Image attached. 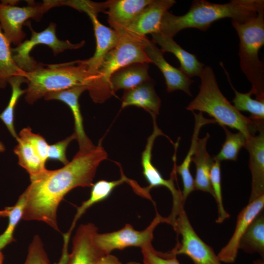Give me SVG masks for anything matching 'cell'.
<instances>
[{
  "instance_id": "42",
  "label": "cell",
  "mask_w": 264,
  "mask_h": 264,
  "mask_svg": "<svg viewBox=\"0 0 264 264\" xmlns=\"http://www.w3.org/2000/svg\"><path fill=\"white\" fill-rule=\"evenodd\" d=\"M3 260V256L0 250V264H2Z\"/></svg>"
},
{
  "instance_id": "21",
  "label": "cell",
  "mask_w": 264,
  "mask_h": 264,
  "mask_svg": "<svg viewBox=\"0 0 264 264\" xmlns=\"http://www.w3.org/2000/svg\"><path fill=\"white\" fill-rule=\"evenodd\" d=\"M195 118V126L191 138V145L187 154L182 163L179 166L176 165V155L173 158L176 173L181 176L183 190L181 192L183 202L184 203L189 195L195 189L194 179L190 173V167L192 162V158L195 151L198 135L202 126L208 124H215L216 122L214 119H207L203 116L202 112L198 113L192 111Z\"/></svg>"
},
{
  "instance_id": "4",
  "label": "cell",
  "mask_w": 264,
  "mask_h": 264,
  "mask_svg": "<svg viewBox=\"0 0 264 264\" xmlns=\"http://www.w3.org/2000/svg\"><path fill=\"white\" fill-rule=\"evenodd\" d=\"M25 77V99L30 104L50 92L79 86L88 89L95 79L83 60L49 65L38 63L34 69L26 72Z\"/></svg>"
},
{
  "instance_id": "40",
  "label": "cell",
  "mask_w": 264,
  "mask_h": 264,
  "mask_svg": "<svg viewBox=\"0 0 264 264\" xmlns=\"http://www.w3.org/2000/svg\"><path fill=\"white\" fill-rule=\"evenodd\" d=\"M5 150V146L1 141H0V153L4 152Z\"/></svg>"
},
{
  "instance_id": "35",
  "label": "cell",
  "mask_w": 264,
  "mask_h": 264,
  "mask_svg": "<svg viewBox=\"0 0 264 264\" xmlns=\"http://www.w3.org/2000/svg\"><path fill=\"white\" fill-rule=\"evenodd\" d=\"M18 136L33 147L42 160L45 164L47 160L49 147L46 140L42 135L33 132L30 127L22 129Z\"/></svg>"
},
{
  "instance_id": "34",
  "label": "cell",
  "mask_w": 264,
  "mask_h": 264,
  "mask_svg": "<svg viewBox=\"0 0 264 264\" xmlns=\"http://www.w3.org/2000/svg\"><path fill=\"white\" fill-rule=\"evenodd\" d=\"M144 264H180L172 250L162 253L155 250L152 244L141 248Z\"/></svg>"
},
{
  "instance_id": "27",
  "label": "cell",
  "mask_w": 264,
  "mask_h": 264,
  "mask_svg": "<svg viewBox=\"0 0 264 264\" xmlns=\"http://www.w3.org/2000/svg\"><path fill=\"white\" fill-rule=\"evenodd\" d=\"M239 249L247 253H258L264 258V214L263 210L253 220L242 237Z\"/></svg>"
},
{
  "instance_id": "17",
  "label": "cell",
  "mask_w": 264,
  "mask_h": 264,
  "mask_svg": "<svg viewBox=\"0 0 264 264\" xmlns=\"http://www.w3.org/2000/svg\"><path fill=\"white\" fill-rule=\"evenodd\" d=\"M87 88L85 86L75 87L69 89L52 92L44 96L45 100H58L65 103L70 108L74 118L75 133L79 145V150L91 149L94 145L87 136L83 122L79 98Z\"/></svg>"
},
{
  "instance_id": "11",
  "label": "cell",
  "mask_w": 264,
  "mask_h": 264,
  "mask_svg": "<svg viewBox=\"0 0 264 264\" xmlns=\"http://www.w3.org/2000/svg\"><path fill=\"white\" fill-rule=\"evenodd\" d=\"M162 222L166 223V218L156 212L155 217L150 224L142 231L136 230L132 225L127 223L122 228L115 231L102 234L97 232L94 237V241L105 255L110 254L114 250H122L128 247L142 248L152 244L154 230Z\"/></svg>"
},
{
  "instance_id": "23",
  "label": "cell",
  "mask_w": 264,
  "mask_h": 264,
  "mask_svg": "<svg viewBox=\"0 0 264 264\" xmlns=\"http://www.w3.org/2000/svg\"><path fill=\"white\" fill-rule=\"evenodd\" d=\"M209 133L202 138H198L196 148L192 158L196 166V176L194 179L195 189L207 192L214 196L210 182V172L214 159L206 149Z\"/></svg>"
},
{
  "instance_id": "39",
  "label": "cell",
  "mask_w": 264,
  "mask_h": 264,
  "mask_svg": "<svg viewBox=\"0 0 264 264\" xmlns=\"http://www.w3.org/2000/svg\"><path fill=\"white\" fill-rule=\"evenodd\" d=\"M97 264H122L115 256L108 254L103 256ZM126 264H140L136 262H130Z\"/></svg>"
},
{
  "instance_id": "3",
  "label": "cell",
  "mask_w": 264,
  "mask_h": 264,
  "mask_svg": "<svg viewBox=\"0 0 264 264\" xmlns=\"http://www.w3.org/2000/svg\"><path fill=\"white\" fill-rule=\"evenodd\" d=\"M200 78L199 92L186 109L206 112L221 127L235 129L243 133L246 139L254 135L264 125V121L251 120L231 104L220 90L211 66H205Z\"/></svg>"
},
{
  "instance_id": "18",
  "label": "cell",
  "mask_w": 264,
  "mask_h": 264,
  "mask_svg": "<svg viewBox=\"0 0 264 264\" xmlns=\"http://www.w3.org/2000/svg\"><path fill=\"white\" fill-rule=\"evenodd\" d=\"M86 13L92 23L96 45L93 55L83 61L87 65L89 72L95 76L105 56L118 43L119 36L115 30L102 24L97 18V14L92 12Z\"/></svg>"
},
{
  "instance_id": "19",
  "label": "cell",
  "mask_w": 264,
  "mask_h": 264,
  "mask_svg": "<svg viewBox=\"0 0 264 264\" xmlns=\"http://www.w3.org/2000/svg\"><path fill=\"white\" fill-rule=\"evenodd\" d=\"M153 0H110L106 11L108 23L118 34L126 28Z\"/></svg>"
},
{
  "instance_id": "29",
  "label": "cell",
  "mask_w": 264,
  "mask_h": 264,
  "mask_svg": "<svg viewBox=\"0 0 264 264\" xmlns=\"http://www.w3.org/2000/svg\"><path fill=\"white\" fill-rule=\"evenodd\" d=\"M10 43L3 33L0 25V88H4L9 79L14 76L25 77L26 72L21 69L14 62Z\"/></svg>"
},
{
  "instance_id": "32",
  "label": "cell",
  "mask_w": 264,
  "mask_h": 264,
  "mask_svg": "<svg viewBox=\"0 0 264 264\" xmlns=\"http://www.w3.org/2000/svg\"><path fill=\"white\" fill-rule=\"evenodd\" d=\"M25 202L26 197L23 192L13 206L8 207V224L5 231L0 234V250L15 241L14 232L19 221L22 219Z\"/></svg>"
},
{
  "instance_id": "41",
  "label": "cell",
  "mask_w": 264,
  "mask_h": 264,
  "mask_svg": "<svg viewBox=\"0 0 264 264\" xmlns=\"http://www.w3.org/2000/svg\"><path fill=\"white\" fill-rule=\"evenodd\" d=\"M253 264H264V262L262 259H259L254 261Z\"/></svg>"
},
{
  "instance_id": "6",
  "label": "cell",
  "mask_w": 264,
  "mask_h": 264,
  "mask_svg": "<svg viewBox=\"0 0 264 264\" xmlns=\"http://www.w3.org/2000/svg\"><path fill=\"white\" fill-rule=\"evenodd\" d=\"M240 40V67L252 85L250 91L256 99L264 100V65L259 53L264 44V8L243 22L232 20Z\"/></svg>"
},
{
  "instance_id": "33",
  "label": "cell",
  "mask_w": 264,
  "mask_h": 264,
  "mask_svg": "<svg viewBox=\"0 0 264 264\" xmlns=\"http://www.w3.org/2000/svg\"><path fill=\"white\" fill-rule=\"evenodd\" d=\"M210 182L213 192V197L218 206V217L216 222L218 223H221L229 217L230 214L224 209L223 203L220 162L215 159L210 172Z\"/></svg>"
},
{
  "instance_id": "20",
  "label": "cell",
  "mask_w": 264,
  "mask_h": 264,
  "mask_svg": "<svg viewBox=\"0 0 264 264\" xmlns=\"http://www.w3.org/2000/svg\"><path fill=\"white\" fill-rule=\"evenodd\" d=\"M151 35L152 41L159 45L163 53L170 52L176 57L180 65L179 68L188 77H200L205 65L198 61L195 54L182 48L174 40L173 38L160 32L153 33Z\"/></svg>"
},
{
  "instance_id": "13",
  "label": "cell",
  "mask_w": 264,
  "mask_h": 264,
  "mask_svg": "<svg viewBox=\"0 0 264 264\" xmlns=\"http://www.w3.org/2000/svg\"><path fill=\"white\" fill-rule=\"evenodd\" d=\"M153 41L147 39L144 51L151 63L154 64L163 74L167 90L171 92L176 90L185 92L189 96L192 94L190 87L194 81L184 74L179 68L170 65L164 58V53Z\"/></svg>"
},
{
  "instance_id": "22",
  "label": "cell",
  "mask_w": 264,
  "mask_h": 264,
  "mask_svg": "<svg viewBox=\"0 0 264 264\" xmlns=\"http://www.w3.org/2000/svg\"><path fill=\"white\" fill-rule=\"evenodd\" d=\"M130 106L142 108L151 116L159 114L161 100L155 92L152 80L134 88L124 91L121 108Z\"/></svg>"
},
{
  "instance_id": "38",
  "label": "cell",
  "mask_w": 264,
  "mask_h": 264,
  "mask_svg": "<svg viewBox=\"0 0 264 264\" xmlns=\"http://www.w3.org/2000/svg\"><path fill=\"white\" fill-rule=\"evenodd\" d=\"M61 6H68L77 10L87 12H92L96 14L102 12L106 13L108 0L103 2H95L89 0H60Z\"/></svg>"
},
{
  "instance_id": "15",
  "label": "cell",
  "mask_w": 264,
  "mask_h": 264,
  "mask_svg": "<svg viewBox=\"0 0 264 264\" xmlns=\"http://www.w3.org/2000/svg\"><path fill=\"white\" fill-rule=\"evenodd\" d=\"M176 2L175 0H153L123 32L138 37H146L148 34L159 33L164 14Z\"/></svg>"
},
{
  "instance_id": "12",
  "label": "cell",
  "mask_w": 264,
  "mask_h": 264,
  "mask_svg": "<svg viewBox=\"0 0 264 264\" xmlns=\"http://www.w3.org/2000/svg\"><path fill=\"white\" fill-rule=\"evenodd\" d=\"M97 232L92 223L81 225L73 237L72 252L66 264H97L105 255L94 241Z\"/></svg>"
},
{
  "instance_id": "5",
  "label": "cell",
  "mask_w": 264,
  "mask_h": 264,
  "mask_svg": "<svg viewBox=\"0 0 264 264\" xmlns=\"http://www.w3.org/2000/svg\"><path fill=\"white\" fill-rule=\"evenodd\" d=\"M119 36L118 43L105 56L94 80L88 88L90 97L95 103H103L113 95L110 80L117 70L132 63H151L144 51L146 36L138 37L125 32Z\"/></svg>"
},
{
  "instance_id": "24",
  "label": "cell",
  "mask_w": 264,
  "mask_h": 264,
  "mask_svg": "<svg viewBox=\"0 0 264 264\" xmlns=\"http://www.w3.org/2000/svg\"><path fill=\"white\" fill-rule=\"evenodd\" d=\"M149 64L135 63L130 64L115 72L110 80V90L114 95L119 89L134 88L150 81L148 73Z\"/></svg>"
},
{
  "instance_id": "28",
  "label": "cell",
  "mask_w": 264,
  "mask_h": 264,
  "mask_svg": "<svg viewBox=\"0 0 264 264\" xmlns=\"http://www.w3.org/2000/svg\"><path fill=\"white\" fill-rule=\"evenodd\" d=\"M220 65L224 70L230 87L234 92L235 97L232 100L233 106L239 111H247L250 113L248 117L253 121L264 120V100H258L251 98V92L242 93L237 91L233 86L230 75L222 62Z\"/></svg>"
},
{
  "instance_id": "1",
  "label": "cell",
  "mask_w": 264,
  "mask_h": 264,
  "mask_svg": "<svg viewBox=\"0 0 264 264\" xmlns=\"http://www.w3.org/2000/svg\"><path fill=\"white\" fill-rule=\"evenodd\" d=\"M107 156L100 142L90 149L79 150L62 168L47 169L23 192L26 202L22 219L42 221L59 232L57 212L60 202L75 188L91 187L98 166Z\"/></svg>"
},
{
  "instance_id": "7",
  "label": "cell",
  "mask_w": 264,
  "mask_h": 264,
  "mask_svg": "<svg viewBox=\"0 0 264 264\" xmlns=\"http://www.w3.org/2000/svg\"><path fill=\"white\" fill-rule=\"evenodd\" d=\"M17 1H0V25L10 44L16 46L26 36L22 26L29 19L39 22L50 9L60 6L59 0H44L42 3L28 0L26 6L22 7L16 5Z\"/></svg>"
},
{
  "instance_id": "14",
  "label": "cell",
  "mask_w": 264,
  "mask_h": 264,
  "mask_svg": "<svg viewBox=\"0 0 264 264\" xmlns=\"http://www.w3.org/2000/svg\"><path fill=\"white\" fill-rule=\"evenodd\" d=\"M264 207V195L248 202L240 211L232 237L218 254L221 262L233 263L235 261L242 237L253 220L263 210Z\"/></svg>"
},
{
  "instance_id": "26",
  "label": "cell",
  "mask_w": 264,
  "mask_h": 264,
  "mask_svg": "<svg viewBox=\"0 0 264 264\" xmlns=\"http://www.w3.org/2000/svg\"><path fill=\"white\" fill-rule=\"evenodd\" d=\"M16 140L18 143L14 152L18 157V164L28 173L30 181H34L46 171L45 164L28 142L19 137Z\"/></svg>"
},
{
  "instance_id": "31",
  "label": "cell",
  "mask_w": 264,
  "mask_h": 264,
  "mask_svg": "<svg viewBox=\"0 0 264 264\" xmlns=\"http://www.w3.org/2000/svg\"><path fill=\"white\" fill-rule=\"evenodd\" d=\"M226 138L220 152L213 158L219 161L223 160L236 161L241 149L244 147L246 138L241 132L233 133L226 127L221 126Z\"/></svg>"
},
{
  "instance_id": "10",
  "label": "cell",
  "mask_w": 264,
  "mask_h": 264,
  "mask_svg": "<svg viewBox=\"0 0 264 264\" xmlns=\"http://www.w3.org/2000/svg\"><path fill=\"white\" fill-rule=\"evenodd\" d=\"M153 121V131L147 139L145 149L141 154V165L143 176L149 183V186L145 188L149 193L150 190L154 187L164 186L170 191L173 198V206L171 213L166 218L167 222L171 223L176 218L180 210L183 207L181 192L177 189L174 183L176 175L175 166L173 169L171 177L169 179H164L160 172L152 163V150L154 141L160 135L166 136L158 128L156 124V116H152Z\"/></svg>"
},
{
  "instance_id": "16",
  "label": "cell",
  "mask_w": 264,
  "mask_h": 264,
  "mask_svg": "<svg viewBox=\"0 0 264 264\" xmlns=\"http://www.w3.org/2000/svg\"><path fill=\"white\" fill-rule=\"evenodd\" d=\"M257 135L246 139L244 148L249 154L251 191L249 202L264 195V128L261 126Z\"/></svg>"
},
{
  "instance_id": "8",
  "label": "cell",
  "mask_w": 264,
  "mask_h": 264,
  "mask_svg": "<svg viewBox=\"0 0 264 264\" xmlns=\"http://www.w3.org/2000/svg\"><path fill=\"white\" fill-rule=\"evenodd\" d=\"M31 32V36L16 46L11 48L13 59L17 66L25 72H29L35 68L37 62L30 56V53L33 48L38 44L48 46L54 55L67 49H76L82 47L85 44L82 41L77 44H72L68 40H59L56 34V24L51 22L48 26L41 32H36L32 28L30 21H27L25 24Z\"/></svg>"
},
{
  "instance_id": "37",
  "label": "cell",
  "mask_w": 264,
  "mask_h": 264,
  "mask_svg": "<svg viewBox=\"0 0 264 264\" xmlns=\"http://www.w3.org/2000/svg\"><path fill=\"white\" fill-rule=\"evenodd\" d=\"M74 139H76L75 132L62 140L49 145L47 160L59 161L64 165H66L69 162L66 156V149L70 143Z\"/></svg>"
},
{
  "instance_id": "9",
  "label": "cell",
  "mask_w": 264,
  "mask_h": 264,
  "mask_svg": "<svg viewBox=\"0 0 264 264\" xmlns=\"http://www.w3.org/2000/svg\"><path fill=\"white\" fill-rule=\"evenodd\" d=\"M177 235L181 237L172 251L176 255L189 257L194 264H222L213 249L197 234L182 207L171 224Z\"/></svg>"
},
{
  "instance_id": "36",
  "label": "cell",
  "mask_w": 264,
  "mask_h": 264,
  "mask_svg": "<svg viewBox=\"0 0 264 264\" xmlns=\"http://www.w3.org/2000/svg\"><path fill=\"white\" fill-rule=\"evenodd\" d=\"M24 264H50L42 241L38 235L34 237L29 245Z\"/></svg>"
},
{
  "instance_id": "30",
  "label": "cell",
  "mask_w": 264,
  "mask_h": 264,
  "mask_svg": "<svg viewBox=\"0 0 264 264\" xmlns=\"http://www.w3.org/2000/svg\"><path fill=\"white\" fill-rule=\"evenodd\" d=\"M27 82L25 76L18 75L11 77L8 83L11 87V95L8 105L0 114V119L5 125L12 136L17 139L18 135L16 132L14 126L15 109L20 97L25 93L26 90L21 88L23 83Z\"/></svg>"
},
{
  "instance_id": "25",
  "label": "cell",
  "mask_w": 264,
  "mask_h": 264,
  "mask_svg": "<svg viewBox=\"0 0 264 264\" xmlns=\"http://www.w3.org/2000/svg\"><path fill=\"white\" fill-rule=\"evenodd\" d=\"M124 182H129L132 185L133 187L136 185V183L132 182L123 174L121 175V178L118 180L113 181L100 180L93 184L91 186L89 198L83 201L81 205L77 208V212L70 228L66 233L63 234L64 239L69 240L71 233L75 227L76 222L87 209L94 204L107 198L115 188Z\"/></svg>"
},
{
  "instance_id": "2",
  "label": "cell",
  "mask_w": 264,
  "mask_h": 264,
  "mask_svg": "<svg viewBox=\"0 0 264 264\" xmlns=\"http://www.w3.org/2000/svg\"><path fill=\"white\" fill-rule=\"evenodd\" d=\"M262 8H264V0H232L223 4L194 0L189 11L183 15L176 16L168 11L165 12L159 32L173 38L186 28L206 31L212 23L222 19L231 18L243 22L256 16Z\"/></svg>"
}]
</instances>
